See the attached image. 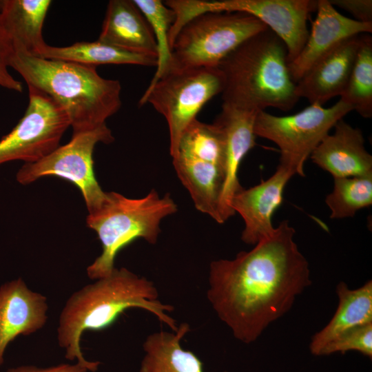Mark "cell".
Instances as JSON below:
<instances>
[{
	"label": "cell",
	"mask_w": 372,
	"mask_h": 372,
	"mask_svg": "<svg viewBox=\"0 0 372 372\" xmlns=\"http://www.w3.org/2000/svg\"><path fill=\"white\" fill-rule=\"evenodd\" d=\"M294 175L292 168L279 163L269 178L249 189L242 188L234 194L231 207L244 220L243 242L255 245L273 233V215L282 204L285 187Z\"/></svg>",
	"instance_id": "12"
},
{
	"label": "cell",
	"mask_w": 372,
	"mask_h": 372,
	"mask_svg": "<svg viewBox=\"0 0 372 372\" xmlns=\"http://www.w3.org/2000/svg\"><path fill=\"white\" fill-rule=\"evenodd\" d=\"M335 7L351 13L354 19L364 23H372L371 0H329Z\"/></svg>",
	"instance_id": "30"
},
{
	"label": "cell",
	"mask_w": 372,
	"mask_h": 372,
	"mask_svg": "<svg viewBox=\"0 0 372 372\" xmlns=\"http://www.w3.org/2000/svg\"><path fill=\"white\" fill-rule=\"evenodd\" d=\"M98 40L157 59V45L151 27L133 0L109 1Z\"/></svg>",
	"instance_id": "18"
},
{
	"label": "cell",
	"mask_w": 372,
	"mask_h": 372,
	"mask_svg": "<svg viewBox=\"0 0 372 372\" xmlns=\"http://www.w3.org/2000/svg\"><path fill=\"white\" fill-rule=\"evenodd\" d=\"M190 331L188 323L178 325L176 331H158L147 336L140 372H203V364L180 342Z\"/></svg>",
	"instance_id": "22"
},
{
	"label": "cell",
	"mask_w": 372,
	"mask_h": 372,
	"mask_svg": "<svg viewBox=\"0 0 372 372\" xmlns=\"http://www.w3.org/2000/svg\"><path fill=\"white\" fill-rule=\"evenodd\" d=\"M10 67L52 97L67 113L73 134L95 130L121 106L118 80L101 77L95 66L12 53Z\"/></svg>",
	"instance_id": "4"
},
{
	"label": "cell",
	"mask_w": 372,
	"mask_h": 372,
	"mask_svg": "<svg viewBox=\"0 0 372 372\" xmlns=\"http://www.w3.org/2000/svg\"><path fill=\"white\" fill-rule=\"evenodd\" d=\"M351 350L358 351L371 358L372 323L358 326L343 333L324 346L319 355L337 352L344 353Z\"/></svg>",
	"instance_id": "28"
},
{
	"label": "cell",
	"mask_w": 372,
	"mask_h": 372,
	"mask_svg": "<svg viewBox=\"0 0 372 372\" xmlns=\"http://www.w3.org/2000/svg\"><path fill=\"white\" fill-rule=\"evenodd\" d=\"M132 308L150 312L173 331L178 328L176 320L168 314L174 307L158 300L152 281L127 268L115 267L108 276L74 292L66 301L57 328L58 343L65 349V358L76 360L89 371H96L101 362L87 360L81 351L83 333L107 327Z\"/></svg>",
	"instance_id": "2"
},
{
	"label": "cell",
	"mask_w": 372,
	"mask_h": 372,
	"mask_svg": "<svg viewBox=\"0 0 372 372\" xmlns=\"http://www.w3.org/2000/svg\"><path fill=\"white\" fill-rule=\"evenodd\" d=\"M352 110L340 100L329 107L311 104L289 116H275L261 110L256 116L254 132L256 136L278 146L279 163L292 168L296 175L304 176L307 159L331 129Z\"/></svg>",
	"instance_id": "8"
},
{
	"label": "cell",
	"mask_w": 372,
	"mask_h": 372,
	"mask_svg": "<svg viewBox=\"0 0 372 372\" xmlns=\"http://www.w3.org/2000/svg\"><path fill=\"white\" fill-rule=\"evenodd\" d=\"M311 153L313 163L334 178L372 174V156L366 149L362 131L340 120Z\"/></svg>",
	"instance_id": "17"
},
{
	"label": "cell",
	"mask_w": 372,
	"mask_h": 372,
	"mask_svg": "<svg viewBox=\"0 0 372 372\" xmlns=\"http://www.w3.org/2000/svg\"><path fill=\"white\" fill-rule=\"evenodd\" d=\"M29 102L26 111L16 126L0 140V165L21 160L35 163L58 147L70 126V118L52 97L28 85Z\"/></svg>",
	"instance_id": "11"
},
{
	"label": "cell",
	"mask_w": 372,
	"mask_h": 372,
	"mask_svg": "<svg viewBox=\"0 0 372 372\" xmlns=\"http://www.w3.org/2000/svg\"><path fill=\"white\" fill-rule=\"evenodd\" d=\"M114 140L106 124L93 130L72 134L67 144L58 147L35 163H25L17 174L23 185L43 176H57L68 180L81 192L88 211L97 209L106 198L94 172L93 152L96 143H110Z\"/></svg>",
	"instance_id": "10"
},
{
	"label": "cell",
	"mask_w": 372,
	"mask_h": 372,
	"mask_svg": "<svg viewBox=\"0 0 372 372\" xmlns=\"http://www.w3.org/2000/svg\"><path fill=\"white\" fill-rule=\"evenodd\" d=\"M313 0H176L173 4L176 19L185 24L210 12H238L262 22L285 43L289 64L302 50L309 36L307 21L316 11Z\"/></svg>",
	"instance_id": "9"
},
{
	"label": "cell",
	"mask_w": 372,
	"mask_h": 372,
	"mask_svg": "<svg viewBox=\"0 0 372 372\" xmlns=\"http://www.w3.org/2000/svg\"><path fill=\"white\" fill-rule=\"evenodd\" d=\"M51 3L50 0L0 1L1 20L12 53L40 57L47 45L42 32Z\"/></svg>",
	"instance_id": "19"
},
{
	"label": "cell",
	"mask_w": 372,
	"mask_h": 372,
	"mask_svg": "<svg viewBox=\"0 0 372 372\" xmlns=\"http://www.w3.org/2000/svg\"><path fill=\"white\" fill-rule=\"evenodd\" d=\"M41 58L74 62L96 67L104 64H133L156 65L154 56L124 50L99 40L81 41L69 46L55 47L46 45Z\"/></svg>",
	"instance_id": "23"
},
{
	"label": "cell",
	"mask_w": 372,
	"mask_h": 372,
	"mask_svg": "<svg viewBox=\"0 0 372 372\" xmlns=\"http://www.w3.org/2000/svg\"><path fill=\"white\" fill-rule=\"evenodd\" d=\"M48 309L46 297L29 289L20 278L0 287V366L12 341L45 324Z\"/></svg>",
	"instance_id": "15"
},
{
	"label": "cell",
	"mask_w": 372,
	"mask_h": 372,
	"mask_svg": "<svg viewBox=\"0 0 372 372\" xmlns=\"http://www.w3.org/2000/svg\"><path fill=\"white\" fill-rule=\"evenodd\" d=\"M267 28L244 12H210L196 16L177 34L167 72L218 67L242 42Z\"/></svg>",
	"instance_id": "6"
},
{
	"label": "cell",
	"mask_w": 372,
	"mask_h": 372,
	"mask_svg": "<svg viewBox=\"0 0 372 372\" xmlns=\"http://www.w3.org/2000/svg\"><path fill=\"white\" fill-rule=\"evenodd\" d=\"M295 234L284 220L251 250L211 262L207 298L239 341L255 342L311 285L309 262Z\"/></svg>",
	"instance_id": "1"
},
{
	"label": "cell",
	"mask_w": 372,
	"mask_h": 372,
	"mask_svg": "<svg viewBox=\"0 0 372 372\" xmlns=\"http://www.w3.org/2000/svg\"><path fill=\"white\" fill-rule=\"evenodd\" d=\"M340 100L350 105L361 116H372V37L360 35V44L355 61Z\"/></svg>",
	"instance_id": "25"
},
{
	"label": "cell",
	"mask_w": 372,
	"mask_h": 372,
	"mask_svg": "<svg viewBox=\"0 0 372 372\" xmlns=\"http://www.w3.org/2000/svg\"><path fill=\"white\" fill-rule=\"evenodd\" d=\"M258 112L223 104L221 112L214 121L225 141V180L220 209L222 224L235 214L231 201L242 188L238 176V169L244 157L256 145L254 125Z\"/></svg>",
	"instance_id": "14"
},
{
	"label": "cell",
	"mask_w": 372,
	"mask_h": 372,
	"mask_svg": "<svg viewBox=\"0 0 372 372\" xmlns=\"http://www.w3.org/2000/svg\"><path fill=\"white\" fill-rule=\"evenodd\" d=\"M149 23L157 45L156 70L147 88L168 70L172 59L169 33L175 19L172 9L161 0H133Z\"/></svg>",
	"instance_id": "27"
},
{
	"label": "cell",
	"mask_w": 372,
	"mask_h": 372,
	"mask_svg": "<svg viewBox=\"0 0 372 372\" xmlns=\"http://www.w3.org/2000/svg\"><path fill=\"white\" fill-rule=\"evenodd\" d=\"M223 87L224 78L218 67L193 68L167 72L144 92L139 105L148 103L165 118L172 158L177 154L183 130Z\"/></svg>",
	"instance_id": "7"
},
{
	"label": "cell",
	"mask_w": 372,
	"mask_h": 372,
	"mask_svg": "<svg viewBox=\"0 0 372 372\" xmlns=\"http://www.w3.org/2000/svg\"><path fill=\"white\" fill-rule=\"evenodd\" d=\"M223 104L261 111L291 110L299 100L283 41L269 28L245 40L219 63Z\"/></svg>",
	"instance_id": "3"
},
{
	"label": "cell",
	"mask_w": 372,
	"mask_h": 372,
	"mask_svg": "<svg viewBox=\"0 0 372 372\" xmlns=\"http://www.w3.org/2000/svg\"><path fill=\"white\" fill-rule=\"evenodd\" d=\"M6 372H90L85 367L79 363L61 364L48 368H39L35 366H21L11 368Z\"/></svg>",
	"instance_id": "31"
},
{
	"label": "cell",
	"mask_w": 372,
	"mask_h": 372,
	"mask_svg": "<svg viewBox=\"0 0 372 372\" xmlns=\"http://www.w3.org/2000/svg\"><path fill=\"white\" fill-rule=\"evenodd\" d=\"M172 163L195 207L222 224L220 209L225 171L215 164L179 154L172 158Z\"/></svg>",
	"instance_id": "20"
},
{
	"label": "cell",
	"mask_w": 372,
	"mask_h": 372,
	"mask_svg": "<svg viewBox=\"0 0 372 372\" xmlns=\"http://www.w3.org/2000/svg\"><path fill=\"white\" fill-rule=\"evenodd\" d=\"M339 303L329 323L313 335L309 349L319 355L321 350L347 331L372 323V281L351 290L344 282L336 287Z\"/></svg>",
	"instance_id": "21"
},
{
	"label": "cell",
	"mask_w": 372,
	"mask_h": 372,
	"mask_svg": "<svg viewBox=\"0 0 372 372\" xmlns=\"http://www.w3.org/2000/svg\"><path fill=\"white\" fill-rule=\"evenodd\" d=\"M317 14L298 56L289 64L296 83L319 59L345 40L372 32V23L342 15L329 0H318Z\"/></svg>",
	"instance_id": "13"
},
{
	"label": "cell",
	"mask_w": 372,
	"mask_h": 372,
	"mask_svg": "<svg viewBox=\"0 0 372 372\" xmlns=\"http://www.w3.org/2000/svg\"><path fill=\"white\" fill-rule=\"evenodd\" d=\"M177 210L169 194L160 196L155 189L140 198L106 192L103 203L89 212L86 219L87 227L96 232L102 245L101 254L87 268V276L97 280L110 274L117 254L137 238L156 243L161 220Z\"/></svg>",
	"instance_id": "5"
},
{
	"label": "cell",
	"mask_w": 372,
	"mask_h": 372,
	"mask_svg": "<svg viewBox=\"0 0 372 372\" xmlns=\"http://www.w3.org/2000/svg\"><path fill=\"white\" fill-rule=\"evenodd\" d=\"M178 154L215 164L225 174L224 137L214 122L209 124L197 118L192 121L180 136L176 156Z\"/></svg>",
	"instance_id": "24"
},
{
	"label": "cell",
	"mask_w": 372,
	"mask_h": 372,
	"mask_svg": "<svg viewBox=\"0 0 372 372\" xmlns=\"http://www.w3.org/2000/svg\"><path fill=\"white\" fill-rule=\"evenodd\" d=\"M12 54L10 41L3 27L0 16V86L18 92L23 91L21 82L9 72L10 59Z\"/></svg>",
	"instance_id": "29"
},
{
	"label": "cell",
	"mask_w": 372,
	"mask_h": 372,
	"mask_svg": "<svg viewBox=\"0 0 372 372\" xmlns=\"http://www.w3.org/2000/svg\"><path fill=\"white\" fill-rule=\"evenodd\" d=\"M360 35L345 40L314 63L296 83L297 96L320 105L341 96L355 61Z\"/></svg>",
	"instance_id": "16"
},
{
	"label": "cell",
	"mask_w": 372,
	"mask_h": 372,
	"mask_svg": "<svg viewBox=\"0 0 372 372\" xmlns=\"http://www.w3.org/2000/svg\"><path fill=\"white\" fill-rule=\"evenodd\" d=\"M331 219L353 217L372 204V174L334 178L333 191L325 198Z\"/></svg>",
	"instance_id": "26"
}]
</instances>
